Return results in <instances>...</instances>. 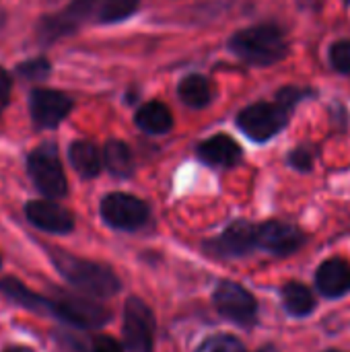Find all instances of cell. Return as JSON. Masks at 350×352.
Segmentation results:
<instances>
[{"instance_id": "obj_8", "label": "cell", "mask_w": 350, "mask_h": 352, "mask_svg": "<svg viewBox=\"0 0 350 352\" xmlns=\"http://www.w3.org/2000/svg\"><path fill=\"white\" fill-rule=\"evenodd\" d=\"M122 332L130 352H155V314L140 297H130L126 301Z\"/></svg>"}, {"instance_id": "obj_12", "label": "cell", "mask_w": 350, "mask_h": 352, "mask_svg": "<svg viewBox=\"0 0 350 352\" xmlns=\"http://www.w3.org/2000/svg\"><path fill=\"white\" fill-rule=\"evenodd\" d=\"M25 217L35 229L52 235H68L74 231V214L56 200H29L25 204Z\"/></svg>"}, {"instance_id": "obj_9", "label": "cell", "mask_w": 350, "mask_h": 352, "mask_svg": "<svg viewBox=\"0 0 350 352\" xmlns=\"http://www.w3.org/2000/svg\"><path fill=\"white\" fill-rule=\"evenodd\" d=\"M212 303L217 311L239 326H252L258 316L256 297L233 280H221L212 293Z\"/></svg>"}, {"instance_id": "obj_4", "label": "cell", "mask_w": 350, "mask_h": 352, "mask_svg": "<svg viewBox=\"0 0 350 352\" xmlns=\"http://www.w3.org/2000/svg\"><path fill=\"white\" fill-rule=\"evenodd\" d=\"M97 0H72L62 10L45 14L35 25V35L39 43L50 45L62 37L78 33L85 25L95 23Z\"/></svg>"}, {"instance_id": "obj_13", "label": "cell", "mask_w": 350, "mask_h": 352, "mask_svg": "<svg viewBox=\"0 0 350 352\" xmlns=\"http://www.w3.org/2000/svg\"><path fill=\"white\" fill-rule=\"evenodd\" d=\"M305 243V235L281 221H268L260 227H256V248L274 254V256H291Z\"/></svg>"}, {"instance_id": "obj_24", "label": "cell", "mask_w": 350, "mask_h": 352, "mask_svg": "<svg viewBox=\"0 0 350 352\" xmlns=\"http://www.w3.org/2000/svg\"><path fill=\"white\" fill-rule=\"evenodd\" d=\"M196 352H248V349L241 344V340H237L235 336L229 334H219V336H210L206 338Z\"/></svg>"}, {"instance_id": "obj_30", "label": "cell", "mask_w": 350, "mask_h": 352, "mask_svg": "<svg viewBox=\"0 0 350 352\" xmlns=\"http://www.w3.org/2000/svg\"><path fill=\"white\" fill-rule=\"evenodd\" d=\"M260 352H276V351H272V349H264V351H260Z\"/></svg>"}, {"instance_id": "obj_15", "label": "cell", "mask_w": 350, "mask_h": 352, "mask_svg": "<svg viewBox=\"0 0 350 352\" xmlns=\"http://www.w3.org/2000/svg\"><path fill=\"white\" fill-rule=\"evenodd\" d=\"M316 280H318V289L322 291V295L330 299L342 297L350 291V266L344 260L332 258L320 266Z\"/></svg>"}, {"instance_id": "obj_27", "label": "cell", "mask_w": 350, "mask_h": 352, "mask_svg": "<svg viewBox=\"0 0 350 352\" xmlns=\"http://www.w3.org/2000/svg\"><path fill=\"white\" fill-rule=\"evenodd\" d=\"M289 165L293 167V169H297V171H311V167H314V155H311V151L309 148H305V146H299V148H295L291 155H289Z\"/></svg>"}, {"instance_id": "obj_3", "label": "cell", "mask_w": 350, "mask_h": 352, "mask_svg": "<svg viewBox=\"0 0 350 352\" xmlns=\"http://www.w3.org/2000/svg\"><path fill=\"white\" fill-rule=\"evenodd\" d=\"M27 173L35 190L47 200H60L68 194V182L56 142H41L29 153Z\"/></svg>"}, {"instance_id": "obj_28", "label": "cell", "mask_w": 350, "mask_h": 352, "mask_svg": "<svg viewBox=\"0 0 350 352\" xmlns=\"http://www.w3.org/2000/svg\"><path fill=\"white\" fill-rule=\"evenodd\" d=\"M10 91H12V76L8 74V70L0 66V111L6 107L10 99Z\"/></svg>"}, {"instance_id": "obj_18", "label": "cell", "mask_w": 350, "mask_h": 352, "mask_svg": "<svg viewBox=\"0 0 350 352\" xmlns=\"http://www.w3.org/2000/svg\"><path fill=\"white\" fill-rule=\"evenodd\" d=\"M101 161L103 167L118 179H128L134 175V155L124 140H107L101 151Z\"/></svg>"}, {"instance_id": "obj_33", "label": "cell", "mask_w": 350, "mask_h": 352, "mask_svg": "<svg viewBox=\"0 0 350 352\" xmlns=\"http://www.w3.org/2000/svg\"><path fill=\"white\" fill-rule=\"evenodd\" d=\"M347 2H349V4H350V0H347Z\"/></svg>"}, {"instance_id": "obj_5", "label": "cell", "mask_w": 350, "mask_h": 352, "mask_svg": "<svg viewBox=\"0 0 350 352\" xmlns=\"http://www.w3.org/2000/svg\"><path fill=\"white\" fill-rule=\"evenodd\" d=\"M291 113L278 101H258L237 113V128L254 142H268L287 128Z\"/></svg>"}, {"instance_id": "obj_1", "label": "cell", "mask_w": 350, "mask_h": 352, "mask_svg": "<svg viewBox=\"0 0 350 352\" xmlns=\"http://www.w3.org/2000/svg\"><path fill=\"white\" fill-rule=\"evenodd\" d=\"M50 258L52 264L56 266V270L62 274V278L74 287L76 291L85 293L87 297H95V299H109L113 295H118L122 283L118 278V274L99 262L93 260H83L74 254H68L64 250H50Z\"/></svg>"}, {"instance_id": "obj_31", "label": "cell", "mask_w": 350, "mask_h": 352, "mask_svg": "<svg viewBox=\"0 0 350 352\" xmlns=\"http://www.w3.org/2000/svg\"><path fill=\"white\" fill-rule=\"evenodd\" d=\"M0 268H2V258H0Z\"/></svg>"}, {"instance_id": "obj_25", "label": "cell", "mask_w": 350, "mask_h": 352, "mask_svg": "<svg viewBox=\"0 0 350 352\" xmlns=\"http://www.w3.org/2000/svg\"><path fill=\"white\" fill-rule=\"evenodd\" d=\"M314 95V91L311 89H301V87H283L278 93H276V99L274 101H278L281 105H285L289 111H293L301 101H305L307 97H311Z\"/></svg>"}, {"instance_id": "obj_20", "label": "cell", "mask_w": 350, "mask_h": 352, "mask_svg": "<svg viewBox=\"0 0 350 352\" xmlns=\"http://www.w3.org/2000/svg\"><path fill=\"white\" fill-rule=\"evenodd\" d=\"M177 97L182 99L184 105H188L192 109H204L212 103L215 91H212V85L206 76L194 72V74H188L179 80Z\"/></svg>"}, {"instance_id": "obj_14", "label": "cell", "mask_w": 350, "mask_h": 352, "mask_svg": "<svg viewBox=\"0 0 350 352\" xmlns=\"http://www.w3.org/2000/svg\"><path fill=\"white\" fill-rule=\"evenodd\" d=\"M196 155L204 165L221 167V169L237 167L243 159L241 146L229 134H215V136L202 140L196 146Z\"/></svg>"}, {"instance_id": "obj_29", "label": "cell", "mask_w": 350, "mask_h": 352, "mask_svg": "<svg viewBox=\"0 0 350 352\" xmlns=\"http://www.w3.org/2000/svg\"><path fill=\"white\" fill-rule=\"evenodd\" d=\"M2 352H33L31 349H27V346H10V349H6V351Z\"/></svg>"}, {"instance_id": "obj_32", "label": "cell", "mask_w": 350, "mask_h": 352, "mask_svg": "<svg viewBox=\"0 0 350 352\" xmlns=\"http://www.w3.org/2000/svg\"><path fill=\"white\" fill-rule=\"evenodd\" d=\"M326 352H340V351H326Z\"/></svg>"}, {"instance_id": "obj_10", "label": "cell", "mask_w": 350, "mask_h": 352, "mask_svg": "<svg viewBox=\"0 0 350 352\" xmlns=\"http://www.w3.org/2000/svg\"><path fill=\"white\" fill-rule=\"evenodd\" d=\"M74 109V99L56 89H33L29 95V116L37 130L58 128Z\"/></svg>"}, {"instance_id": "obj_19", "label": "cell", "mask_w": 350, "mask_h": 352, "mask_svg": "<svg viewBox=\"0 0 350 352\" xmlns=\"http://www.w3.org/2000/svg\"><path fill=\"white\" fill-rule=\"evenodd\" d=\"M134 122H136V126L142 132L153 134V136L167 134L173 128V116H171L169 107L165 103H161V101H149V103H144L136 111Z\"/></svg>"}, {"instance_id": "obj_22", "label": "cell", "mask_w": 350, "mask_h": 352, "mask_svg": "<svg viewBox=\"0 0 350 352\" xmlns=\"http://www.w3.org/2000/svg\"><path fill=\"white\" fill-rule=\"evenodd\" d=\"M140 6V0H97L95 23L113 25L128 21Z\"/></svg>"}, {"instance_id": "obj_2", "label": "cell", "mask_w": 350, "mask_h": 352, "mask_svg": "<svg viewBox=\"0 0 350 352\" xmlns=\"http://www.w3.org/2000/svg\"><path fill=\"white\" fill-rule=\"evenodd\" d=\"M229 50L245 64L264 68L287 58L289 41L276 23H262L233 33Z\"/></svg>"}, {"instance_id": "obj_17", "label": "cell", "mask_w": 350, "mask_h": 352, "mask_svg": "<svg viewBox=\"0 0 350 352\" xmlns=\"http://www.w3.org/2000/svg\"><path fill=\"white\" fill-rule=\"evenodd\" d=\"M68 163L83 179H93L101 173V151L91 140H74L68 146Z\"/></svg>"}, {"instance_id": "obj_16", "label": "cell", "mask_w": 350, "mask_h": 352, "mask_svg": "<svg viewBox=\"0 0 350 352\" xmlns=\"http://www.w3.org/2000/svg\"><path fill=\"white\" fill-rule=\"evenodd\" d=\"M0 293L10 299L12 303H17L23 309L35 311L39 316H50L52 314V301L50 297L37 295L31 289H27L21 280L12 278V276H2L0 278Z\"/></svg>"}, {"instance_id": "obj_7", "label": "cell", "mask_w": 350, "mask_h": 352, "mask_svg": "<svg viewBox=\"0 0 350 352\" xmlns=\"http://www.w3.org/2000/svg\"><path fill=\"white\" fill-rule=\"evenodd\" d=\"M99 214L107 227L116 231L132 233V231L142 229L149 223L151 206L138 196H132L126 192H111L101 198Z\"/></svg>"}, {"instance_id": "obj_6", "label": "cell", "mask_w": 350, "mask_h": 352, "mask_svg": "<svg viewBox=\"0 0 350 352\" xmlns=\"http://www.w3.org/2000/svg\"><path fill=\"white\" fill-rule=\"evenodd\" d=\"M50 301H52L50 316L78 330H97L111 322V311L89 297L56 293V297H50Z\"/></svg>"}, {"instance_id": "obj_21", "label": "cell", "mask_w": 350, "mask_h": 352, "mask_svg": "<svg viewBox=\"0 0 350 352\" xmlns=\"http://www.w3.org/2000/svg\"><path fill=\"white\" fill-rule=\"evenodd\" d=\"M283 305L295 318H305L314 311L316 301L311 291L301 283H289L283 289Z\"/></svg>"}, {"instance_id": "obj_23", "label": "cell", "mask_w": 350, "mask_h": 352, "mask_svg": "<svg viewBox=\"0 0 350 352\" xmlns=\"http://www.w3.org/2000/svg\"><path fill=\"white\" fill-rule=\"evenodd\" d=\"M14 74L25 82H39V80H45L52 74V64H50L47 58L37 56V58H31V60H25V62L17 64Z\"/></svg>"}, {"instance_id": "obj_26", "label": "cell", "mask_w": 350, "mask_h": 352, "mask_svg": "<svg viewBox=\"0 0 350 352\" xmlns=\"http://www.w3.org/2000/svg\"><path fill=\"white\" fill-rule=\"evenodd\" d=\"M330 62L338 72L350 74V41H336L330 47Z\"/></svg>"}, {"instance_id": "obj_11", "label": "cell", "mask_w": 350, "mask_h": 352, "mask_svg": "<svg viewBox=\"0 0 350 352\" xmlns=\"http://www.w3.org/2000/svg\"><path fill=\"white\" fill-rule=\"evenodd\" d=\"M202 250L212 258H243L256 250V227L248 221H235L219 237L208 239Z\"/></svg>"}]
</instances>
